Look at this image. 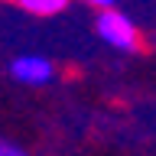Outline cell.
Returning <instances> with one entry per match:
<instances>
[{"instance_id": "cell-1", "label": "cell", "mask_w": 156, "mask_h": 156, "mask_svg": "<svg viewBox=\"0 0 156 156\" xmlns=\"http://www.w3.org/2000/svg\"><path fill=\"white\" fill-rule=\"evenodd\" d=\"M98 33H101L104 42H111V46H117V49H133L136 46L133 23H130L127 16H120V13H114V10H104V13H101V20H98Z\"/></svg>"}, {"instance_id": "cell-2", "label": "cell", "mask_w": 156, "mask_h": 156, "mask_svg": "<svg viewBox=\"0 0 156 156\" xmlns=\"http://www.w3.org/2000/svg\"><path fill=\"white\" fill-rule=\"evenodd\" d=\"M13 78L26 81V85H42L52 78V65L46 58H36V55H26V58H16L13 62Z\"/></svg>"}, {"instance_id": "cell-3", "label": "cell", "mask_w": 156, "mask_h": 156, "mask_svg": "<svg viewBox=\"0 0 156 156\" xmlns=\"http://www.w3.org/2000/svg\"><path fill=\"white\" fill-rule=\"evenodd\" d=\"M26 10H33V13H58V10H65V3L68 0H20Z\"/></svg>"}, {"instance_id": "cell-4", "label": "cell", "mask_w": 156, "mask_h": 156, "mask_svg": "<svg viewBox=\"0 0 156 156\" xmlns=\"http://www.w3.org/2000/svg\"><path fill=\"white\" fill-rule=\"evenodd\" d=\"M20 150L16 146H10V143H3V140H0V156H16Z\"/></svg>"}, {"instance_id": "cell-5", "label": "cell", "mask_w": 156, "mask_h": 156, "mask_svg": "<svg viewBox=\"0 0 156 156\" xmlns=\"http://www.w3.org/2000/svg\"><path fill=\"white\" fill-rule=\"evenodd\" d=\"M88 3H94V7H111L114 0H88Z\"/></svg>"}]
</instances>
